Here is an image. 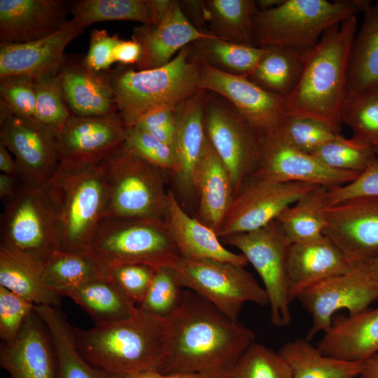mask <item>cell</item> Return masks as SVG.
I'll list each match as a JSON object with an SVG mask.
<instances>
[{
  "label": "cell",
  "mask_w": 378,
  "mask_h": 378,
  "mask_svg": "<svg viewBox=\"0 0 378 378\" xmlns=\"http://www.w3.org/2000/svg\"><path fill=\"white\" fill-rule=\"evenodd\" d=\"M172 0H81L72 4L71 20L85 28L99 22L126 20L158 24L169 10Z\"/></svg>",
  "instance_id": "obj_31"
},
{
  "label": "cell",
  "mask_w": 378,
  "mask_h": 378,
  "mask_svg": "<svg viewBox=\"0 0 378 378\" xmlns=\"http://www.w3.org/2000/svg\"><path fill=\"white\" fill-rule=\"evenodd\" d=\"M61 0H0V43L20 44L48 36L69 21Z\"/></svg>",
  "instance_id": "obj_23"
},
{
  "label": "cell",
  "mask_w": 378,
  "mask_h": 378,
  "mask_svg": "<svg viewBox=\"0 0 378 378\" xmlns=\"http://www.w3.org/2000/svg\"><path fill=\"white\" fill-rule=\"evenodd\" d=\"M44 262L0 245V286L34 305H60L43 279Z\"/></svg>",
  "instance_id": "obj_30"
},
{
  "label": "cell",
  "mask_w": 378,
  "mask_h": 378,
  "mask_svg": "<svg viewBox=\"0 0 378 378\" xmlns=\"http://www.w3.org/2000/svg\"><path fill=\"white\" fill-rule=\"evenodd\" d=\"M365 262L369 272L378 288V255Z\"/></svg>",
  "instance_id": "obj_61"
},
{
  "label": "cell",
  "mask_w": 378,
  "mask_h": 378,
  "mask_svg": "<svg viewBox=\"0 0 378 378\" xmlns=\"http://www.w3.org/2000/svg\"><path fill=\"white\" fill-rule=\"evenodd\" d=\"M204 123L207 139L230 174L235 196L255 170L261 136L229 101L210 92Z\"/></svg>",
  "instance_id": "obj_12"
},
{
  "label": "cell",
  "mask_w": 378,
  "mask_h": 378,
  "mask_svg": "<svg viewBox=\"0 0 378 378\" xmlns=\"http://www.w3.org/2000/svg\"><path fill=\"white\" fill-rule=\"evenodd\" d=\"M0 102L13 113L35 120V78L22 75L0 78Z\"/></svg>",
  "instance_id": "obj_48"
},
{
  "label": "cell",
  "mask_w": 378,
  "mask_h": 378,
  "mask_svg": "<svg viewBox=\"0 0 378 378\" xmlns=\"http://www.w3.org/2000/svg\"><path fill=\"white\" fill-rule=\"evenodd\" d=\"M181 8L188 20L201 31H208L204 1H179Z\"/></svg>",
  "instance_id": "obj_55"
},
{
  "label": "cell",
  "mask_w": 378,
  "mask_h": 378,
  "mask_svg": "<svg viewBox=\"0 0 378 378\" xmlns=\"http://www.w3.org/2000/svg\"><path fill=\"white\" fill-rule=\"evenodd\" d=\"M359 174L327 167L312 155L290 146L275 130L260 136L258 162L252 176L330 188L348 183Z\"/></svg>",
  "instance_id": "obj_17"
},
{
  "label": "cell",
  "mask_w": 378,
  "mask_h": 378,
  "mask_svg": "<svg viewBox=\"0 0 378 378\" xmlns=\"http://www.w3.org/2000/svg\"><path fill=\"white\" fill-rule=\"evenodd\" d=\"M58 222L60 250L86 251L107 206L99 159H63L43 185Z\"/></svg>",
  "instance_id": "obj_4"
},
{
  "label": "cell",
  "mask_w": 378,
  "mask_h": 378,
  "mask_svg": "<svg viewBox=\"0 0 378 378\" xmlns=\"http://www.w3.org/2000/svg\"><path fill=\"white\" fill-rule=\"evenodd\" d=\"M361 378H378V353L361 363Z\"/></svg>",
  "instance_id": "obj_58"
},
{
  "label": "cell",
  "mask_w": 378,
  "mask_h": 378,
  "mask_svg": "<svg viewBox=\"0 0 378 378\" xmlns=\"http://www.w3.org/2000/svg\"><path fill=\"white\" fill-rule=\"evenodd\" d=\"M208 92L201 90L174 109L173 146L176 168L172 176L177 198L188 202L197 198V175L206 141L204 110Z\"/></svg>",
  "instance_id": "obj_19"
},
{
  "label": "cell",
  "mask_w": 378,
  "mask_h": 378,
  "mask_svg": "<svg viewBox=\"0 0 378 378\" xmlns=\"http://www.w3.org/2000/svg\"><path fill=\"white\" fill-rule=\"evenodd\" d=\"M356 30L354 15L323 34L309 51L296 86L285 98L286 116L316 120L341 134L349 58Z\"/></svg>",
  "instance_id": "obj_2"
},
{
  "label": "cell",
  "mask_w": 378,
  "mask_h": 378,
  "mask_svg": "<svg viewBox=\"0 0 378 378\" xmlns=\"http://www.w3.org/2000/svg\"><path fill=\"white\" fill-rule=\"evenodd\" d=\"M316 346L322 354L344 361L361 363L368 359L378 353V307L335 315Z\"/></svg>",
  "instance_id": "obj_27"
},
{
  "label": "cell",
  "mask_w": 378,
  "mask_h": 378,
  "mask_svg": "<svg viewBox=\"0 0 378 378\" xmlns=\"http://www.w3.org/2000/svg\"><path fill=\"white\" fill-rule=\"evenodd\" d=\"M378 196V159L376 158L352 181L344 185L328 188V206L347 200L363 197Z\"/></svg>",
  "instance_id": "obj_51"
},
{
  "label": "cell",
  "mask_w": 378,
  "mask_h": 378,
  "mask_svg": "<svg viewBox=\"0 0 378 378\" xmlns=\"http://www.w3.org/2000/svg\"><path fill=\"white\" fill-rule=\"evenodd\" d=\"M162 374V378H207L200 373L192 372H180Z\"/></svg>",
  "instance_id": "obj_60"
},
{
  "label": "cell",
  "mask_w": 378,
  "mask_h": 378,
  "mask_svg": "<svg viewBox=\"0 0 378 378\" xmlns=\"http://www.w3.org/2000/svg\"><path fill=\"white\" fill-rule=\"evenodd\" d=\"M55 134L0 102V144L14 155L21 182L41 186L54 173L59 162Z\"/></svg>",
  "instance_id": "obj_14"
},
{
  "label": "cell",
  "mask_w": 378,
  "mask_h": 378,
  "mask_svg": "<svg viewBox=\"0 0 378 378\" xmlns=\"http://www.w3.org/2000/svg\"><path fill=\"white\" fill-rule=\"evenodd\" d=\"M20 182V179L15 176L1 173L0 198L2 202L14 195Z\"/></svg>",
  "instance_id": "obj_56"
},
{
  "label": "cell",
  "mask_w": 378,
  "mask_h": 378,
  "mask_svg": "<svg viewBox=\"0 0 378 378\" xmlns=\"http://www.w3.org/2000/svg\"><path fill=\"white\" fill-rule=\"evenodd\" d=\"M35 120L57 132L71 115L64 99L59 74L35 79Z\"/></svg>",
  "instance_id": "obj_45"
},
{
  "label": "cell",
  "mask_w": 378,
  "mask_h": 378,
  "mask_svg": "<svg viewBox=\"0 0 378 378\" xmlns=\"http://www.w3.org/2000/svg\"><path fill=\"white\" fill-rule=\"evenodd\" d=\"M323 234L354 262L378 255V196L347 200L326 210Z\"/></svg>",
  "instance_id": "obj_18"
},
{
  "label": "cell",
  "mask_w": 378,
  "mask_h": 378,
  "mask_svg": "<svg viewBox=\"0 0 378 378\" xmlns=\"http://www.w3.org/2000/svg\"><path fill=\"white\" fill-rule=\"evenodd\" d=\"M184 289L201 296L238 321L244 303L269 304L264 289L244 267L214 260L181 258L174 267Z\"/></svg>",
  "instance_id": "obj_11"
},
{
  "label": "cell",
  "mask_w": 378,
  "mask_h": 378,
  "mask_svg": "<svg viewBox=\"0 0 378 378\" xmlns=\"http://www.w3.org/2000/svg\"><path fill=\"white\" fill-rule=\"evenodd\" d=\"M109 76L118 113L127 128L157 108L174 109L201 90L200 62L191 44L160 67L135 71L122 66Z\"/></svg>",
  "instance_id": "obj_5"
},
{
  "label": "cell",
  "mask_w": 378,
  "mask_h": 378,
  "mask_svg": "<svg viewBox=\"0 0 378 378\" xmlns=\"http://www.w3.org/2000/svg\"><path fill=\"white\" fill-rule=\"evenodd\" d=\"M214 36L200 31L183 13L179 1L174 0L158 24H141L132 30V39L141 48L137 70L151 69L169 62L183 48Z\"/></svg>",
  "instance_id": "obj_22"
},
{
  "label": "cell",
  "mask_w": 378,
  "mask_h": 378,
  "mask_svg": "<svg viewBox=\"0 0 378 378\" xmlns=\"http://www.w3.org/2000/svg\"><path fill=\"white\" fill-rule=\"evenodd\" d=\"M195 218L216 234L234 197L230 174L206 136L197 175Z\"/></svg>",
  "instance_id": "obj_29"
},
{
  "label": "cell",
  "mask_w": 378,
  "mask_h": 378,
  "mask_svg": "<svg viewBox=\"0 0 378 378\" xmlns=\"http://www.w3.org/2000/svg\"><path fill=\"white\" fill-rule=\"evenodd\" d=\"M278 353L288 365L291 378H356L360 373L361 363L328 356L306 338L286 342Z\"/></svg>",
  "instance_id": "obj_35"
},
{
  "label": "cell",
  "mask_w": 378,
  "mask_h": 378,
  "mask_svg": "<svg viewBox=\"0 0 378 378\" xmlns=\"http://www.w3.org/2000/svg\"><path fill=\"white\" fill-rule=\"evenodd\" d=\"M283 0H257L255 4L258 10L263 11L279 5Z\"/></svg>",
  "instance_id": "obj_62"
},
{
  "label": "cell",
  "mask_w": 378,
  "mask_h": 378,
  "mask_svg": "<svg viewBox=\"0 0 378 378\" xmlns=\"http://www.w3.org/2000/svg\"><path fill=\"white\" fill-rule=\"evenodd\" d=\"M208 31L221 40L253 46L254 0L204 1Z\"/></svg>",
  "instance_id": "obj_37"
},
{
  "label": "cell",
  "mask_w": 378,
  "mask_h": 378,
  "mask_svg": "<svg viewBox=\"0 0 378 378\" xmlns=\"http://www.w3.org/2000/svg\"><path fill=\"white\" fill-rule=\"evenodd\" d=\"M374 152H375L376 158L378 159V147L374 148Z\"/></svg>",
  "instance_id": "obj_63"
},
{
  "label": "cell",
  "mask_w": 378,
  "mask_h": 378,
  "mask_svg": "<svg viewBox=\"0 0 378 378\" xmlns=\"http://www.w3.org/2000/svg\"><path fill=\"white\" fill-rule=\"evenodd\" d=\"M85 30L71 20L57 31L31 42L0 43V78L22 75L34 78L59 73L66 46Z\"/></svg>",
  "instance_id": "obj_21"
},
{
  "label": "cell",
  "mask_w": 378,
  "mask_h": 378,
  "mask_svg": "<svg viewBox=\"0 0 378 378\" xmlns=\"http://www.w3.org/2000/svg\"><path fill=\"white\" fill-rule=\"evenodd\" d=\"M141 48L136 41L120 39L115 45L113 57L115 62H119L123 66L136 64L140 59Z\"/></svg>",
  "instance_id": "obj_54"
},
{
  "label": "cell",
  "mask_w": 378,
  "mask_h": 378,
  "mask_svg": "<svg viewBox=\"0 0 378 378\" xmlns=\"http://www.w3.org/2000/svg\"><path fill=\"white\" fill-rule=\"evenodd\" d=\"M253 71L247 77L262 89L286 98L296 86L309 52L267 46Z\"/></svg>",
  "instance_id": "obj_36"
},
{
  "label": "cell",
  "mask_w": 378,
  "mask_h": 378,
  "mask_svg": "<svg viewBox=\"0 0 378 378\" xmlns=\"http://www.w3.org/2000/svg\"><path fill=\"white\" fill-rule=\"evenodd\" d=\"M107 206L104 218H154L165 221L169 175L125 149L122 144L99 159Z\"/></svg>",
  "instance_id": "obj_7"
},
{
  "label": "cell",
  "mask_w": 378,
  "mask_h": 378,
  "mask_svg": "<svg viewBox=\"0 0 378 378\" xmlns=\"http://www.w3.org/2000/svg\"><path fill=\"white\" fill-rule=\"evenodd\" d=\"M291 370L276 351L254 342L239 357L227 378H291Z\"/></svg>",
  "instance_id": "obj_43"
},
{
  "label": "cell",
  "mask_w": 378,
  "mask_h": 378,
  "mask_svg": "<svg viewBox=\"0 0 378 378\" xmlns=\"http://www.w3.org/2000/svg\"><path fill=\"white\" fill-rule=\"evenodd\" d=\"M356 378H361V377H356Z\"/></svg>",
  "instance_id": "obj_64"
},
{
  "label": "cell",
  "mask_w": 378,
  "mask_h": 378,
  "mask_svg": "<svg viewBox=\"0 0 378 378\" xmlns=\"http://www.w3.org/2000/svg\"><path fill=\"white\" fill-rule=\"evenodd\" d=\"M342 122L351 129L352 137L378 147V87L347 94Z\"/></svg>",
  "instance_id": "obj_41"
},
{
  "label": "cell",
  "mask_w": 378,
  "mask_h": 378,
  "mask_svg": "<svg viewBox=\"0 0 378 378\" xmlns=\"http://www.w3.org/2000/svg\"><path fill=\"white\" fill-rule=\"evenodd\" d=\"M167 200L165 223L181 258L219 260L244 267L248 265L244 255L227 249L214 230L190 216L170 189Z\"/></svg>",
  "instance_id": "obj_26"
},
{
  "label": "cell",
  "mask_w": 378,
  "mask_h": 378,
  "mask_svg": "<svg viewBox=\"0 0 378 378\" xmlns=\"http://www.w3.org/2000/svg\"><path fill=\"white\" fill-rule=\"evenodd\" d=\"M328 188L316 186L284 209L276 218L284 234L292 243L323 234Z\"/></svg>",
  "instance_id": "obj_38"
},
{
  "label": "cell",
  "mask_w": 378,
  "mask_h": 378,
  "mask_svg": "<svg viewBox=\"0 0 378 378\" xmlns=\"http://www.w3.org/2000/svg\"><path fill=\"white\" fill-rule=\"evenodd\" d=\"M194 52L213 67L225 73L248 77L262 57L265 49L221 40L201 38L191 43Z\"/></svg>",
  "instance_id": "obj_40"
},
{
  "label": "cell",
  "mask_w": 378,
  "mask_h": 378,
  "mask_svg": "<svg viewBox=\"0 0 378 378\" xmlns=\"http://www.w3.org/2000/svg\"><path fill=\"white\" fill-rule=\"evenodd\" d=\"M59 76L71 115L91 117L118 113L109 74L92 70L84 59H66Z\"/></svg>",
  "instance_id": "obj_28"
},
{
  "label": "cell",
  "mask_w": 378,
  "mask_h": 378,
  "mask_svg": "<svg viewBox=\"0 0 378 378\" xmlns=\"http://www.w3.org/2000/svg\"><path fill=\"white\" fill-rule=\"evenodd\" d=\"M34 304L0 286V337L1 342L13 340L20 332L27 318L34 312Z\"/></svg>",
  "instance_id": "obj_50"
},
{
  "label": "cell",
  "mask_w": 378,
  "mask_h": 378,
  "mask_svg": "<svg viewBox=\"0 0 378 378\" xmlns=\"http://www.w3.org/2000/svg\"><path fill=\"white\" fill-rule=\"evenodd\" d=\"M198 57L201 90L229 101L260 136L280 126L286 117L285 98L262 89L246 76L225 73Z\"/></svg>",
  "instance_id": "obj_16"
},
{
  "label": "cell",
  "mask_w": 378,
  "mask_h": 378,
  "mask_svg": "<svg viewBox=\"0 0 378 378\" xmlns=\"http://www.w3.org/2000/svg\"><path fill=\"white\" fill-rule=\"evenodd\" d=\"M0 365L11 378H57L52 340L35 310L13 340L1 342Z\"/></svg>",
  "instance_id": "obj_20"
},
{
  "label": "cell",
  "mask_w": 378,
  "mask_h": 378,
  "mask_svg": "<svg viewBox=\"0 0 378 378\" xmlns=\"http://www.w3.org/2000/svg\"><path fill=\"white\" fill-rule=\"evenodd\" d=\"M276 131L290 146L311 155L341 134L316 120L290 116L285 118Z\"/></svg>",
  "instance_id": "obj_46"
},
{
  "label": "cell",
  "mask_w": 378,
  "mask_h": 378,
  "mask_svg": "<svg viewBox=\"0 0 378 378\" xmlns=\"http://www.w3.org/2000/svg\"><path fill=\"white\" fill-rule=\"evenodd\" d=\"M318 161L333 169L362 173L376 158L373 147L354 137L340 134L312 154Z\"/></svg>",
  "instance_id": "obj_42"
},
{
  "label": "cell",
  "mask_w": 378,
  "mask_h": 378,
  "mask_svg": "<svg viewBox=\"0 0 378 378\" xmlns=\"http://www.w3.org/2000/svg\"><path fill=\"white\" fill-rule=\"evenodd\" d=\"M318 186L251 176L234 196L217 234L220 239L259 229L306 192Z\"/></svg>",
  "instance_id": "obj_15"
},
{
  "label": "cell",
  "mask_w": 378,
  "mask_h": 378,
  "mask_svg": "<svg viewBox=\"0 0 378 378\" xmlns=\"http://www.w3.org/2000/svg\"><path fill=\"white\" fill-rule=\"evenodd\" d=\"M166 319L162 374L192 372L207 378H227L255 340L251 329L187 289L179 306Z\"/></svg>",
  "instance_id": "obj_1"
},
{
  "label": "cell",
  "mask_w": 378,
  "mask_h": 378,
  "mask_svg": "<svg viewBox=\"0 0 378 378\" xmlns=\"http://www.w3.org/2000/svg\"><path fill=\"white\" fill-rule=\"evenodd\" d=\"M358 262L349 260L324 234L292 243L288 256L289 298L292 302L309 286L345 274Z\"/></svg>",
  "instance_id": "obj_25"
},
{
  "label": "cell",
  "mask_w": 378,
  "mask_h": 378,
  "mask_svg": "<svg viewBox=\"0 0 378 378\" xmlns=\"http://www.w3.org/2000/svg\"><path fill=\"white\" fill-rule=\"evenodd\" d=\"M174 109L163 107L153 110L141 118L133 127L149 134L160 130L175 131Z\"/></svg>",
  "instance_id": "obj_53"
},
{
  "label": "cell",
  "mask_w": 378,
  "mask_h": 378,
  "mask_svg": "<svg viewBox=\"0 0 378 378\" xmlns=\"http://www.w3.org/2000/svg\"><path fill=\"white\" fill-rule=\"evenodd\" d=\"M184 290L174 267L157 268L146 296L138 307L150 314L167 318L181 304Z\"/></svg>",
  "instance_id": "obj_44"
},
{
  "label": "cell",
  "mask_w": 378,
  "mask_h": 378,
  "mask_svg": "<svg viewBox=\"0 0 378 378\" xmlns=\"http://www.w3.org/2000/svg\"><path fill=\"white\" fill-rule=\"evenodd\" d=\"M220 240L239 250L260 276L268 296L272 323L277 327L289 326L292 315L288 256L291 243L279 223L274 220L259 229Z\"/></svg>",
  "instance_id": "obj_10"
},
{
  "label": "cell",
  "mask_w": 378,
  "mask_h": 378,
  "mask_svg": "<svg viewBox=\"0 0 378 378\" xmlns=\"http://www.w3.org/2000/svg\"><path fill=\"white\" fill-rule=\"evenodd\" d=\"M156 269L143 264H125L109 269L106 276L138 307L146 296Z\"/></svg>",
  "instance_id": "obj_49"
},
{
  "label": "cell",
  "mask_w": 378,
  "mask_h": 378,
  "mask_svg": "<svg viewBox=\"0 0 378 378\" xmlns=\"http://www.w3.org/2000/svg\"><path fill=\"white\" fill-rule=\"evenodd\" d=\"M367 1L283 0L253 18L256 47L279 46L308 52L332 27L363 10Z\"/></svg>",
  "instance_id": "obj_6"
},
{
  "label": "cell",
  "mask_w": 378,
  "mask_h": 378,
  "mask_svg": "<svg viewBox=\"0 0 378 378\" xmlns=\"http://www.w3.org/2000/svg\"><path fill=\"white\" fill-rule=\"evenodd\" d=\"M166 318L138 307L128 318L89 330L71 326L78 349L93 366L113 374L160 372L166 344Z\"/></svg>",
  "instance_id": "obj_3"
},
{
  "label": "cell",
  "mask_w": 378,
  "mask_h": 378,
  "mask_svg": "<svg viewBox=\"0 0 378 378\" xmlns=\"http://www.w3.org/2000/svg\"><path fill=\"white\" fill-rule=\"evenodd\" d=\"M35 312L46 325L54 346L57 378H113V374L88 362L78 349L71 326L59 307L35 305Z\"/></svg>",
  "instance_id": "obj_32"
},
{
  "label": "cell",
  "mask_w": 378,
  "mask_h": 378,
  "mask_svg": "<svg viewBox=\"0 0 378 378\" xmlns=\"http://www.w3.org/2000/svg\"><path fill=\"white\" fill-rule=\"evenodd\" d=\"M0 171L3 174L18 177L15 160L12 158L8 149L2 144H0Z\"/></svg>",
  "instance_id": "obj_57"
},
{
  "label": "cell",
  "mask_w": 378,
  "mask_h": 378,
  "mask_svg": "<svg viewBox=\"0 0 378 378\" xmlns=\"http://www.w3.org/2000/svg\"><path fill=\"white\" fill-rule=\"evenodd\" d=\"M162 374L156 370H147L129 373L113 374V378H162Z\"/></svg>",
  "instance_id": "obj_59"
},
{
  "label": "cell",
  "mask_w": 378,
  "mask_h": 378,
  "mask_svg": "<svg viewBox=\"0 0 378 378\" xmlns=\"http://www.w3.org/2000/svg\"><path fill=\"white\" fill-rule=\"evenodd\" d=\"M88 251L103 270L125 264L174 267L181 258L165 221L104 218Z\"/></svg>",
  "instance_id": "obj_8"
},
{
  "label": "cell",
  "mask_w": 378,
  "mask_h": 378,
  "mask_svg": "<svg viewBox=\"0 0 378 378\" xmlns=\"http://www.w3.org/2000/svg\"><path fill=\"white\" fill-rule=\"evenodd\" d=\"M123 147L172 177L176 168L171 147L135 127L127 129Z\"/></svg>",
  "instance_id": "obj_47"
},
{
  "label": "cell",
  "mask_w": 378,
  "mask_h": 378,
  "mask_svg": "<svg viewBox=\"0 0 378 378\" xmlns=\"http://www.w3.org/2000/svg\"><path fill=\"white\" fill-rule=\"evenodd\" d=\"M363 11V23L351 49L347 94L378 87V3L368 1Z\"/></svg>",
  "instance_id": "obj_34"
},
{
  "label": "cell",
  "mask_w": 378,
  "mask_h": 378,
  "mask_svg": "<svg viewBox=\"0 0 378 378\" xmlns=\"http://www.w3.org/2000/svg\"><path fill=\"white\" fill-rule=\"evenodd\" d=\"M3 204L0 245L44 262L60 250L57 219L43 186L20 181L14 195Z\"/></svg>",
  "instance_id": "obj_9"
},
{
  "label": "cell",
  "mask_w": 378,
  "mask_h": 378,
  "mask_svg": "<svg viewBox=\"0 0 378 378\" xmlns=\"http://www.w3.org/2000/svg\"><path fill=\"white\" fill-rule=\"evenodd\" d=\"M105 276V272L88 251L58 250L44 262V282L61 296L68 289Z\"/></svg>",
  "instance_id": "obj_39"
},
{
  "label": "cell",
  "mask_w": 378,
  "mask_h": 378,
  "mask_svg": "<svg viewBox=\"0 0 378 378\" xmlns=\"http://www.w3.org/2000/svg\"><path fill=\"white\" fill-rule=\"evenodd\" d=\"M80 306L96 326L109 325L130 316L137 306L106 276L62 293Z\"/></svg>",
  "instance_id": "obj_33"
},
{
  "label": "cell",
  "mask_w": 378,
  "mask_h": 378,
  "mask_svg": "<svg viewBox=\"0 0 378 378\" xmlns=\"http://www.w3.org/2000/svg\"><path fill=\"white\" fill-rule=\"evenodd\" d=\"M118 34L111 35L106 29H93L90 32V46L84 62L97 72L107 71L114 62L113 51L120 41Z\"/></svg>",
  "instance_id": "obj_52"
},
{
  "label": "cell",
  "mask_w": 378,
  "mask_h": 378,
  "mask_svg": "<svg viewBox=\"0 0 378 378\" xmlns=\"http://www.w3.org/2000/svg\"><path fill=\"white\" fill-rule=\"evenodd\" d=\"M312 317L306 335L311 341L316 334L326 332L335 313L342 309L354 314L378 300V288L366 262L357 263L349 272L316 283L296 297Z\"/></svg>",
  "instance_id": "obj_13"
},
{
  "label": "cell",
  "mask_w": 378,
  "mask_h": 378,
  "mask_svg": "<svg viewBox=\"0 0 378 378\" xmlns=\"http://www.w3.org/2000/svg\"><path fill=\"white\" fill-rule=\"evenodd\" d=\"M127 129L118 113L91 117L71 115L55 134L59 160L99 159L123 143Z\"/></svg>",
  "instance_id": "obj_24"
}]
</instances>
